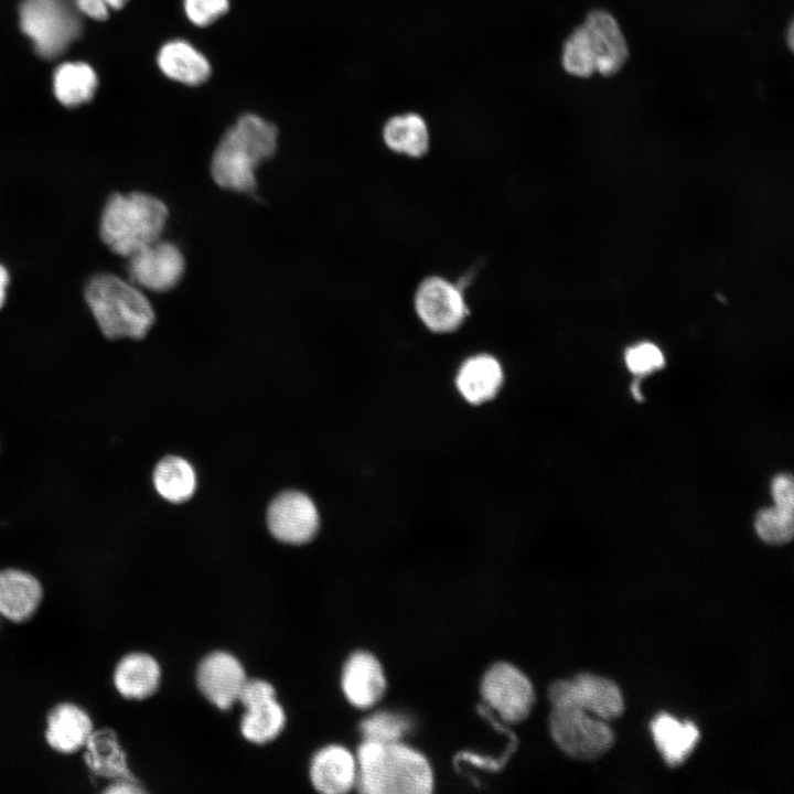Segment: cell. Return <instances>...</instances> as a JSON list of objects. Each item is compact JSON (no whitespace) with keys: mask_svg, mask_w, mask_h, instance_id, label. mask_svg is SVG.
<instances>
[{"mask_svg":"<svg viewBox=\"0 0 794 794\" xmlns=\"http://www.w3.org/2000/svg\"><path fill=\"white\" fill-rule=\"evenodd\" d=\"M277 148V127L257 114H244L224 132L213 152L212 179L223 190L250 193L257 186L256 170Z\"/></svg>","mask_w":794,"mask_h":794,"instance_id":"1","label":"cell"},{"mask_svg":"<svg viewBox=\"0 0 794 794\" xmlns=\"http://www.w3.org/2000/svg\"><path fill=\"white\" fill-rule=\"evenodd\" d=\"M356 787L366 794H429L433 774L427 758L398 742L365 741L356 751Z\"/></svg>","mask_w":794,"mask_h":794,"instance_id":"2","label":"cell"},{"mask_svg":"<svg viewBox=\"0 0 794 794\" xmlns=\"http://www.w3.org/2000/svg\"><path fill=\"white\" fill-rule=\"evenodd\" d=\"M85 299L103 335L109 340L143 339L155 321L142 289L112 273L92 278Z\"/></svg>","mask_w":794,"mask_h":794,"instance_id":"3","label":"cell"},{"mask_svg":"<svg viewBox=\"0 0 794 794\" xmlns=\"http://www.w3.org/2000/svg\"><path fill=\"white\" fill-rule=\"evenodd\" d=\"M629 57V47L620 24L605 10L589 12L582 24L566 39L561 65L566 73L587 78L598 73H619Z\"/></svg>","mask_w":794,"mask_h":794,"instance_id":"4","label":"cell"},{"mask_svg":"<svg viewBox=\"0 0 794 794\" xmlns=\"http://www.w3.org/2000/svg\"><path fill=\"white\" fill-rule=\"evenodd\" d=\"M169 210L163 201L148 193L112 194L101 213V240L125 258L161 238Z\"/></svg>","mask_w":794,"mask_h":794,"instance_id":"5","label":"cell"},{"mask_svg":"<svg viewBox=\"0 0 794 794\" xmlns=\"http://www.w3.org/2000/svg\"><path fill=\"white\" fill-rule=\"evenodd\" d=\"M78 11L75 0H23L21 28L40 55L54 58L81 35Z\"/></svg>","mask_w":794,"mask_h":794,"instance_id":"6","label":"cell"},{"mask_svg":"<svg viewBox=\"0 0 794 794\" xmlns=\"http://www.w3.org/2000/svg\"><path fill=\"white\" fill-rule=\"evenodd\" d=\"M549 730L559 749L577 760L597 759L614 743L607 721L575 707H552Z\"/></svg>","mask_w":794,"mask_h":794,"instance_id":"7","label":"cell"},{"mask_svg":"<svg viewBox=\"0 0 794 794\" xmlns=\"http://www.w3.org/2000/svg\"><path fill=\"white\" fill-rule=\"evenodd\" d=\"M552 707L567 706L584 710L604 721L623 713V696L615 683L589 673L557 680L548 690Z\"/></svg>","mask_w":794,"mask_h":794,"instance_id":"8","label":"cell"},{"mask_svg":"<svg viewBox=\"0 0 794 794\" xmlns=\"http://www.w3.org/2000/svg\"><path fill=\"white\" fill-rule=\"evenodd\" d=\"M414 308L420 322L437 334L457 331L469 314V307L459 285L440 276H429L418 285Z\"/></svg>","mask_w":794,"mask_h":794,"instance_id":"9","label":"cell"},{"mask_svg":"<svg viewBox=\"0 0 794 794\" xmlns=\"http://www.w3.org/2000/svg\"><path fill=\"white\" fill-rule=\"evenodd\" d=\"M483 700L507 722L526 719L534 706L535 693L529 678L514 665L493 664L481 680Z\"/></svg>","mask_w":794,"mask_h":794,"instance_id":"10","label":"cell"},{"mask_svg":"<svg viewBox=\"0 0 794 794\" xmlns=\"http://www.w3.org/2000/svg\"><path fill=\"white\" fill-rule=\"evenodd\" d=\"M129 280L142 290L167 292L175 288L185 271L180 247L159 238L127 257Z\"/></svg>","mask_w":794,"mask_h":794,"instance_id":"11","label":"cell"},{"mask_svg":"<svg viewBox=\"0 0 794 794\" xmlns=\"http://www.w3.org/2000/svg\"><path fill=\"white\" fill-rule=\"evenodd\" d=\"M238 700L246 709L240 732L250 742L262 744L273 740L283 729L286 715L276 699L272 685L261 679L246 680Z\"/></svg>","mask_w":794,"mask_h":794,"instance_id":"12","label":"cell"},{"mask_svg":"<svg viewBox=\"0 0 794 794\" xmlns=\"http://www.w3.org/2000/svg\"><path fill=\"white\" fill-rule=\"evenodd\" d=\"M268 528L272 536L286 544H304L319 528V513L313 501L304 493L287 491L279 494L267 512Z\"/></svg>","mask_w":794,"mask_h":794,"instance_id":"13","label":"cell"},{"mask_svg":"<svg viewBox=\"0 0 794 794\" xmlns=\"http://www.w3.org/2000/svg\"><path fill=\"white\" fill-rule=\"evenodd\" d=\"M246 680L243 665L227 652L208 654L197 667L196 682L201 693L219 709H228L238 700Z\"/></svg>","mask_w":794,"mask_h":794,"instance_id":"14","label":"cell"},{"mask_svg":"<svg viewBox=\"0 0 794 794\" xmlns=\"http://www.w3.org/2000/svg\"><path fill=\"white\" fill-rule=\"evenodd\" d=\"M386 686L383 666L372 653L357 651L346 659L341 687L351 705L361 709L371 708L382 699Z\"/></svg>","mask_w":794,"mask_h":794,"instance_id":"15","label":"cell"},{"mask_svg":"<svg viewBox=\"0 0 794 794\" xmlns=\"http://www.w3.org/2000/svg\"><path fill=\"white\" fill-rule=\"evenodd\" d=\"M157 65L170 81L195 87L204 84L212 75L208 57L193 43L175 37L164 42L157 53Z\"/></svg>","mask_w":794,"mask_h":794,"instance_id":"16","label":"cell"},{"mask_svg":"<svg viewBox=\"0 0 794 794\" xmlns=\"http://www.w3.org/2000/svg\"><path fill=\"white\" fill-rule=\"evenodd\" d=\"M355 755L343 745L323 747L312 757L310 780L313 787L324 794H343L356 785Z\"/></svg>","mask_w":794,"mask_h":794,"instance_id":"17","label":"cell"},{"mask_svg":"<svg viewBox=\"0 0 794 794\" xmlns=\"http://www.w3.org/2000/svg\"><path fill=\"white\" fill-rule=\"evenodd\" d=\"M93 730V720L83 708L61 702L47 712L44 736L54 751L72 754L84 748Z\"/></svg>","mask_w":794,"mask_h":794,"instance_id":"18","label":"cell"},{"mask_svg":"<svg viewBox=\"0 0 794 794\" xmlns=\"http://www.w3.org/2000/svg\"><path fill=\"white\" fill-rule=\"evenodd\" d=\"M504 371L500 361L487 353L474 354L460 365L455 386L461 397L471 405L492 400L501 390Z\"/></svg>","mask_w":794,"mask_h":794,"instance_id":"19","label":"cell"},{"mask_svg":"<svg viewBox=\"0 0 794 794\" xmlns=\"http://www.w3.org/2000/svg\"><path fill=\"white\" fill-rule=\"evenodd\" d=\"M43 587L32 573L18 569L0 570V614L14 623L25 622L39 609Z\"/></svg>","mask_w":794,"mask_h":794,"instance_id":"20","label":"cell"},{"mask_svg":"<svg viewBox=\"0 0 794 794\" xmlns=\"http://www.w3.org/2000/svg\"><path fill=\"white\" fill-rule=\"evenodd\" d=\"M83 749L84 763L95 776L110 782L138 781L129 769L127 754L112 729L93 730Z\"/></svg>","mask_w":794,"mask_h":794,"instance_id":"21","label":"cell"},{"mask_svg":"<svg viewBox=\"0 0 794 794\" xmlns=\"http://www.w3.org/2000/svg\"><path fill=\"white\" fill-rule=\"evenodd\" d=\"M161 678V669L151 655L133 652L125 655L114 670L116 690L128 699H144L157 689Z\"/></svg>","mask_w":794,"mask_h":794,"instance_id":"22","label":"cell"},{"mask_svg":"<svg viewBox=\"0 0 794 794\" xmlns=\"http://www.w3.org/2000/svg\"><path fill=\"white\" fill-rule=\"evenodd\" d=\"M651 731L658 751L670 766L683 763L699 740V730L693 722H682L664 712L653 719Z\"/></svg>","mask_w":794,"mask_h":794,"instance_id":"23","label":"cell"},{"mask_svg":"<svg viewBox=\"0 0 794 794\" xmlns=\"http://www.w3.org/2000/svg\"><path fill=\"white\" fill-rule=\"evenodd\" d=\"M385 146L409 158L423 157L430 147V132L425 118L417 112L394 115L382 129Z\"/></svg>","mask_w":794,"mask_h":794,"instance_id":"24","label":"cell"},{"mask_svg":"<svg viewBox=\"0 0 794 794\" xmlns=\"http://www.w3.org/2000/svg\"><path fill=\"white\" fill-rule=\"evenodd\" d=\"M153 484L164 500L182 503L193 495L196 476L194 469L185 459L169 455L157 464L153 471Z\"/></svg>","mask_w":794,"mask_h":794,"instance_id":"25","label":"cell"},{"mask_svg":"<svg viewBox=\"0 0 794 794\" xmlns=\"http://www.w3.org/2000/svg\"><path fill=\"white\" fill-rule=\"evenodd\" d=\"M97 77L84 63H67L60 66L54 76L57 99L66 106H78L88 101L96 89Z\"/></svg>","mask_w":794,"mask_h":794,"instance_id":"26","label":"cell"},{"mask_svg":"<svg viewBox=\"0 0 794 794\" xmlns=\"http://www.w3.org/2000/svg\"><path fill=\"white\" fill-rule=\"evenodd\" d=\"M410 725V720L401 713L378 711L361 722L360 731L365 741L391 743L400 741Z\"/></svg>","mask_w":794,"mask_h":794,"instance_id":"27","label":"cell"},{"mask_svg":"<svg viewBox=\"0 0 794 794\" xmlns=\"http://www.w3.org/2000/svg\"><path fill=\"white\" fill-rule=\"evenodd\" d=\"M759 537L771 545H783L793 538L794 512L777 506L760 511L754 521Z\"/></svg>","mask_w":794,"mask_h":794,"instance_id":"28","label":"cell"},{"mask_svg":"<svg viewBox=\"0 0 794 794\" xmlns=\"http://www.w3.org/2000/svg\"><path fill=\"white\" fill-rule=\"evenodd\" d=\"M229 8L230 0H182L185 18L197 28L212 25L225 15Z\"/></svg>","mask_w":794,"mask_h":794,"instance_id":"29","label":"cell"},{"mask_svg":"<svg viewBox=\"0 0 794 794\" xmlns=\"http://www.w3.org/2000/svg\"><path fill=\"white\" fill-rule=\"evenodd\" d=\"M625 364L631 373L643 376L665 365L663 352L653 343L643 342L625 352Z\"/></svg>","mask_w":794,"mask_h":794,"instance_id":"30","label":"cell"},{"mask_svg":"<svg viewBox=\"0 0 794 794\" xmlns=\"http://www.w3.org/2000/svg\"><path fill=\"white\" fill-rule=\"evenodd\" d=\"M78 10L95 20L108 18L109 7L104 0H75Z\"/></svg>","mask_w":794,"mask_h":794,"instance_id":"31","label":"cell"},{"mask_svg":"<svg viewBox=\"0 0 794 794\" xmlns=\"http://www.w3.org/2000/svg\"><path fill=\"white\" fill-rule=\"evenodd\" d=\"M104 793H112V794H133V793H143L144 790L141 786L139 781H128V780H121V781H115L110 782L107 787L104 788Z\"/></svg>","mask_w":794,"mask_h":794,"instance_id":"32","label":"cell"},{"mask_svg":"<svg viewBox=\"0 0 794 794\" xmlns=\"http://www.w3.org/2000/svg\"><path fill=\"white\" fill-rule=\"evenodd\" d=\"M9 285V272L3 265L0 264V309L2 308L6 297L7 287Z\"/></svg>","mask_w":794,"mask_h":794,"instance_id":"33","label":"cell"},{"mask_svg":"<svg viewBox=\"0 0 794 794\" xmlns=\"http://www.w3.org/2000/svg\"><path fill=\"white\" fill-rule=\"evenodd\" d=\"M109 9H121L128 2V0H104Z\"/></svg>","mask_w":794,"mask_h":794,"instance_id":"34","label":"cell"},{"mask_svg":"<svg viewBox=\"0 0 794 794\" xmlns=\"http://www.w3.org/2000/svg\"><path fill=\"white\" fill-rule=\"evenodd\" d=\"M631 391H632L633 397H634L636 400H643V397H642V395H641V393H640V389H639V379H635V380L633 382V384H632V386H631Z\"/></svg>","mask_w":794,"mask_h":794,"instance_id":"35","label":"cell"},{"mask_svg":"<svg viewBox=\"0 0 794 794\" xmlns=\"http://www.w3.org/2000/svg\"><path fill=\"white\" fill-rule=\"evenodd\" d=\"M793 29H794L793 23H791L788 26V31H787V40H788L787 44L791 49H793V36H794Z\"/></svg>","mask_w":794,"mask_h":794,"instance_id":"36","label":"cell"}]
</instances>
